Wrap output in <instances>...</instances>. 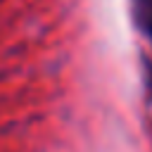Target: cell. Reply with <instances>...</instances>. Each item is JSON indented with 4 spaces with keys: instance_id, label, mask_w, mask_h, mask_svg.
<instances>
[{
    "instance_id": "6da1fadb",
    "label": "cell",
    "mask_w": 152,
    "mask_h": 152,
    "mask_svg": "<svg viewBox=\"0 0 152 152\" xmlns=\"http://www.w3.org/2000/svg\"><path fill=\"white\" fill-rule=\"evenodd\" d=\"M131 12L138 31L152 43V0H131Z\"/></svg>"
}]
</instances>
